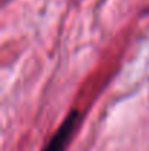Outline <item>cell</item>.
Instances as JSON below:
<instances>
[{
	"label": "cell",
	"instance_id": "6da1fadb",
	"mask_svg": "<svg viewBox=\"0 0 149 151\" xmlns=\"http://www.w3.org/2000/svg\"><path fill=\"white\" fill-rule=\"evenodd\" d=\"M78 120H79V113L76 110L69 111V114L61 122L60 128L56 131V134L53 135V138L48 141V144L44 147L43 151H64L66 150V145H67L70 137L73 135V132L76 129Z\"/></svg>",
	"mask_w": 149,
	"mask_h": 151
}]
</instances>
